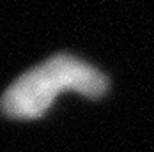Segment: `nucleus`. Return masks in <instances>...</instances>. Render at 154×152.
<instances>
[{
    "instance_id": "nucleus-1",
    "label": "nucleus",
    "mask_w": 154,
    "mask_h": 152,
    "mask_svg": "<svg viewBox=\"0 0 154 152\" xmlns=\"http://www.w3.org/2000/svg\"><path fill=\"white\" fill-rule=\"evenodd\" d=\"M108 89V76L96 65L69 53H57L14 80L0 99V110L14 120H34L46 113L62 92L101 99Z\"/></svg>"
}]
</instances>
